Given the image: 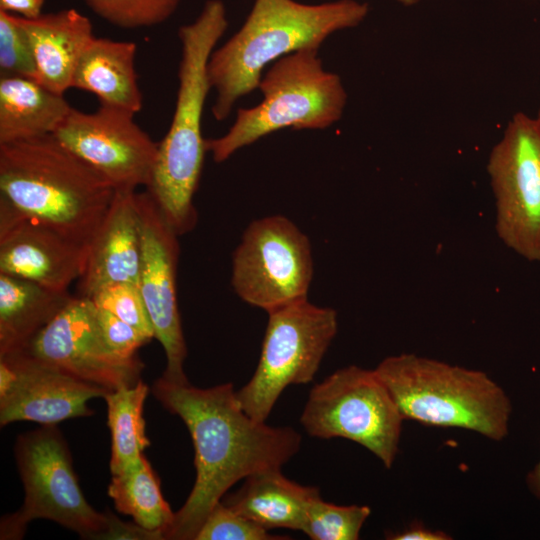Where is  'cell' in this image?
<instances>
[{
    "label": "cell",
    "mask_w": 540,
    "mask_h": 540,
    "mask_svg": "<svg viewBox=\"0 0 540 540\" xmlns=\"http://www.w3.org/2000/svg\"><path fill=\"white\" fill-rule=\"evenodd\" d=\"M182 0H85L100 18L122 29L152 27L168 20Z\"/></svg>",
    "instance_id": "obj_26"
},
{
    "label": "cell",
    "mask_w": 540,
    "mask_h": 540,
    "mask_svg": "<svg viewBox=\"0 0 540 540\" xmlns=\"http://www.w3.org/2000/svg\"><path fill=\"white\" fill-rule=\"evenodd\" d=\"M227 27L224 3L208 0L192 23L178 29L181 58L175 110L169 129L158 144L145 191L179 236L192 231L198 221L193 198L207 152L201 129L204 105L211 89L207 66Z\"/></svg>",
    "instance_id": "obj_2"
},
{
    "label": "cell",
    "mask_w": 540,
    "mask_h": 540,
    "mask_svg": "<svg viewBox=\"0 0 540 540\" xmlns=\"http://www.w3.org/2000/svg\"><path fill=\"white\" fill-rule=\"evenodd\" d=\"M403 421L376 371L356 365L340 368L314 385L300 416L310 436L353 441L388 469L399 450Z\"/></svg>",
    "instance_id": "obj_8"
},
{
    "label": "cell",
    "mask_w": 540,
    "mask_h": 540,
    "mask_svg": "<svg viewBox=\"0 0 540 540\" xmlns=\"http://www.w3.org/2000/svg\"><path fill=\"white\" fill-rule=\"evenodd\" d=\"M374 370L404 420L466 429L494 441L508 434L511 400L483 371L412 353L389 356Z\"/></svg>",
    "instance_id": "obj_5"
},
{
    "label": "cell",
    "mask_w": 540,
    "mask_h": 540,
    "mask_svg": "<svg viewBox=\"0 0 540 540\" xmlns=\"http://www.w3.org/2000/svg\"><path fill=\"white\" fill-rule=\"evenodd\" d=\"M396 2L404 5V6H411L419 3L422 0H395Z\"/></svg>",
    "instance_id": "obj_35"
},
{
    "label": "cell",
    "mask_w": 540,
    "mask_h": 540,
    "mask_svg": "<svg viewBox=\"0 0 540 540\" xmlns=\"http://www.w3.org/2000/svg\"><path fill=\"white\" fill-rule=\"evenodd\" d=\"M96 306V305H95ZM97 320L109 348L123 358H134L150 338L112 313L96 306Z\"/></svg>",
    "instance_id": "obj_30"
},
{
    "label": "cell",
    "mask_w": 540,
    "mask_h": 540,
    "mask_svg": "<svg viewBox=\"0 0 540 540\" xmlns=\"http://www.w3.org/2000/svg\"><path fill=\"white\" fill-rule=\"evenodd\" d=\"M390 540H450L452 537L442 530H433L426 527L421 521H413L400 532L390 533L386 536Z\"/></svg>",
    "instance_id": "obj_32"
},
{
    "label": "cell",
    "mask_w": 540,
    "mask_h": 540,
    "mask_svg": "<svg viewBox=\"0 0 540 540\" xmlns=\"http://www.w3.org/2000/svg\"><path fill=\"white\" fill-rule=\"evenodd\" d=\"M286 538L270 534L268 530L220 501L207 516L195 540H278Z\"/></svg>",
    "instance_id": "obj_29"
},
{
    "label": "cell",
    "mask_w": 540,
    "mask_h": 540,
    "mask_svg": "<svg viewBox=\"0 0 540 540\" xmlns=\"http://www.w3.org/2000/svg\"><path fill=\"white\" fill-rule=\"evenodd\" d=\"M72 296L69 291L0 274V356L22 351Z\"/></svg>",
    "instance_id": "obj_22"
},
{
    "label": "cell",
    "mask_w": 540,
    "mask_h": 540,
    "mask_svg": "<svg viewBox=\"0 0 540 540\" xmlns=\"http://www.w3.org/2000/svg\"><path fill=\"white\" fill-rule=\"evenodd\" d=\"M318 51L304 48L273 63L258 85L262 101L238 109L224 135L206 139L215 162L281 129L323 130L341 119L347 92L340 76L324 69Z\"/></svg>",
    "instance_id": "obj_6"
},
{
    "label": "cell",
    "mask_w": 540,
    "mask_h": 540,
    "mask_svg": "<svg viewBox=\"0 0 540 540\" xmlns=\"http://www.w3.org/2000/svg\"><path fill=\"white\" fill-rule=\"evenodd\" d=\"M71 106L33 78L0 77V144L53 134Z\"/></svg>",
    "instance_id": "obj_21"
},
{
    "label": "cell",
    "mask_w": 540,
    "mask_h": 540,
    "mask_svg": "<svg viewBox=\"0 0 540 540\" xmlns=\"http://www.w3.org/2000/svg\"><path fill=\"white\" fill-rule=\"evenodd\" d=\"M18 17L31 44L35 80L64 94L72 88L79 58L95 37L91 21L73 8L42 13L33 19Z\"/></svg>",
    "instance_id": "obj_18"
},
{
    "label": "cell",
    "mask_w": 540,
    "mask_h": 540,
    "mask_svg": "<svg viewBox=\"0 0 540 540\" xmlns=\"http://www.w3.org/2000/svg\"><path fill=\"white\" fill-rule=\"evenodd\" d=\"M495 201V229L509 249L540 261V122L517 112L487 161Z\"/></svg>",
    "instance_id": "obj_11"
},
{
    "label": "cell",
    "mask_w": 540,
    "mask_h": 540,
    "mask_svg": "<svg viewBox=\"0 0 540 540\" xmlns=\"http://www.w3.org/2000/svg\"><path fill=\"white\" fill-rule=\"evenodd\" d=\"M152 393L185 423L195 450V482L165 540H195L229 488L252 474L281 469L301 448V435L294 428L250 417L232 383L202 389L161 376Z\"/></svg>",
    "instance_id": "obj_1"
},
{
    "label": "cell",
    "mask_w": 540,
    "mask_h": 540,
    "mask_svg": "<svg viewBox=\"0 0 540 540\" xmlns=\"http://www.w3.org/2000/svg\"><path fill=\"white\" fill-rule=\"evenodd\" d=\"M115 192L52 134L0 144V200L87 248Z\"/></svg>",
    "instance_id": "obj_3"
},
{
    "label": "cell",
    "mask_w": 540,
    "mask_h": 540,
    "mask_svg": "<svg viewBox=\"0 0 540 540\" xmlns=\"http://www.w3.org/2000/svg\"><path fill=\"white\" fill-rule=\"evenodd\" d=\"M21 352L108 391L134 386L144 368L138 356L123 358L109 348L95 304L78 295L72 296Z\"/></svg>",
    "instance_id": "obj_12"
},
{
    "label": "cell",
    "mask_w": 540,
    "mask_h": 540,
    "mask_svg": "<svg viewBox=\"0 0 540 540\" xmlns=\"http://www.w3.org/2000/svg\"><path fill=\"white\" fill-rule=\"evenodd\" d=\"M134 115L104 105L92 113L72 107L52 135L115 191H136L150 181L159 142L135 122Z\"/></svg>",
    "instance_id": "obj_13"
},
{
    "label": "cell",
    "mask_w": 540,
    "mask_h": 540,
    "mask_svg": "<svg viewBox=\"0 0 540 540\" xmlns=\"http://www.w3.org/2000/svg\"><path fill=\"white\" fill-rule=\"evenodd\" d=\"M337 330V312L308 299L269 312L256 370L236 391L243 410L265 422L288 386L312 382Z\"/></svg>",
    "instance_id": "obj_9"
},
{
    "label": "cell",
    "mask_w": 540,
    "mask_h": 540,
    "mask_svg": "<svg viewBox=\"0 0 540 540\" xmlns=\"http://www.w3.org/2000/svg\"><path fill=\"white\" fill-rule=\"evenodd\" d=\"M108 495L120 513L165 540L175 512L164 499L159 478L144 455L136 465L112 475Z\"/></svg>",
    "instance_id": "obj_23"
},
{
    "label": "cell",
    "mask_w": 540,
    "mask_h": 540,
    "mask_svg": "<svg viewBox=\"0 0 540 540\" xmlns=\"http://www.w3.org/2000/svg\"><path fill=\"white\" fill-rule=\"evenodd\" d=\"M136 51L134 42L94 37L79 58L72 88L94 94L100 105L138 113L143 97L135 71Z\"/></svg>",
    "instance_id": "obj_19"
},
{
    "label": "cell",
    "mask_w": 540,
    "mask_h": 540,
    "mask_svg": "<svg viewBox=\"0 0 540 540\" xmlns=\"http://www.w3.org/2000/svg\"><path fill=\"white\" fill-rule=\"evenodd\" d=\"M527 487L540 500V460L526 476Z\"/></svg>",
    "instance_id": "obj_34"
},
{
    "label": "cell",
    "mask_w": 540,
    "mask_h": 540,
    "mask_svg": "<svg viewBox=\"0 0 540 540\" xmlns=\"http://www.w3.org/2000/svg\"><path fill=\"white\" fill-rule=\"evenodd\" d=\"M90 299L97 307L112 313L148 338H154L151 319L138 285L112 283L100 288Z\"/></svg>",
    "instance_id": "obj_27"
},
{
    "label": "cell",
    "mask_w": 540,
    "mask_h": 540,
    "mask_svg": "<svg viewBox=\"0 0 540 540\" xmlns=\"http://www.w3.org/2000/svg\"><path fill=\"white\" fill-rule=\"evenodd\" d=\"M14 453L25 498L18 511L2 518V540L21 539L35 519L54 521L84 539H103L107 512H98L87 502L67 443L56 425H42L21 434Z\"/></svg>",
    "instance_id": "obj_7"
},
{
    "label": "cell",
    "mask_w": 540,
    "mask_h": 540,
    "mask_svg": "<svg viewBox=\"0 0 540 540\" xmlns=\"http://www.w3.org/2000/svg\"><path fill=\"white\" fill-rule=\"evenodd\" d=\"M44 4L45 0H0V10L33 19L42 14Z\"/></svg>",
    "instance_id": "obj_33"
},
{
    "label": "cell",
    "mask_w": 540,
    "mask_h": 540,
    "mask_svg": "<svg viewBox=\"0 0 540 540\" xmlns=\"http://www.w3.org/2000/svg\"><path fill=\"white\" fill-rule=\"evenodd\" d=\"M535 117L540 122V105H539V108H538V111H537V115Z\"/></svg>",
    "instance_id": "obj_36"
},
{
    "label": "cell",
    "mask_w": 540,
    "mask_h": 540,
    "mask_svg": "<svg viewBox=\"0 0 540 540\" xmlns=\"http://www.w3.org/2000/svg\"><path fill=\"white\" fill-rule=\"evenodd\" d=\"M109 391L42 363L24 352L0 356V424L41 425L93 414L88 402Z\"/></svg>",
    "instance_id": "obj_15"
},
{
    "label": "cell",
    "mask_w": 540,
    "mask_h": 540,
    "mask_svg": "<svg viewBox=\"0 0 540 540\" xmlns=\"http://www.w3.org/2000/svg\"><path fill=\"white\" fill-rule=\"evenodd\" d=\"M141 226L139 288L156 338L166 356L162 377L173 382L188 381L183 364L187 347L177 301L179 235L167 223L147 191L136 192Z\"/></svg>",
    "instance_id": "obj_14"
},
{
    "label": "cell",
    "mask_w": 540,
    "mask_h": 540,
    "mask_svg": "<svg viewBox=\"0 0 540 540\" xmlns=\"http://www.w3.org/2000/svg\"><path fill=\"white\" fill-rule=\"evenodd\" d=\"M148 393L149 387L140 380L134 386L109 391L104 397L111 433L112 475L136 465L144 449L150 445L143 419V406Z\"/></svg>",
    "instance_id": "obj_24"
},
{
    "label": "cell",
    "mask_w": 540,
    "mask_h": 540,
    "mask_svg": "<svg viewBox=\"0 0 540 540\" xmlns=\"http://www.w3.org/2000/svg\"><path fill=\"white\" fill-rule=\"evenodd\" d=\"M222 502L266 530L302 531L309 506L320 495L318 487L298 484L271 469L252 474Z\"/></svg>",
    "instance_id": "obj_20"
},
{
    "label": "cell",
    "mask_w": 540,
    "mask_h": 540,
    "mask_svg": "<svg viewBox=\"0 0 540 540\" xmlns=\"http://www.w3.org/2000/svg\"><path fill=\"white\" fill-rule=\"evenodd\" d=\"M368 12V4L356 0H255L240 29L210 56L214 118L225 120L240 98L257 89L269 63L304 48L319 49L333 33L362 23Z\"/></svg>",
    "instance_id": "obj_4"
},
{
    "label": "cell",
    "mask_w": 540,
    "mask_h": 540,
    "mask_svg": "<svg viewBox=\"0 0 540 540\" xmlns=\"http://www.w3.org/2000/svg\"><path fill=\"white\" fill-rule=\"evenodd\" d=\"M136 192H115L109 211L89 244L76 295L90 298L112 283L139 286L142 238Z\"/></svg>",
    "instance_id": "obj_17"
},
{
    "label": "cell",
    "mask_w": 540,
    "mask_h": 540,
    "mask_svg": "<svg viewBox=\"0 0 540 540\" xmlns=\"http://www.w3.org/2000/svg\"><path fill=\"white\" fill-rule=\"evenodd\" d=\"M370 514L366 505H337L319 495L309 506L303 532L312 540H357Z\"/></svg>",
    "instance_id": "obj_25"
},
{
    "label": "cell",
    "mask_w": 540,
    "mask_h": 540,
    "mask_svg": "<svg viewBox=\"0 0 540 540\" xmlns=\"http://www.w3.org/2000/svg\"><path fill=\"white\" fill-rule=\"evenodd\" d=\"M312 276L310 241L282 215L251 222L233 253L235 293L267 313L308 299Z\"/></svg>",
    "instance_id": "obj_10"
},
{
    "label": "cell",
    "mask_w": 540,
    "mask_h": 540,
    "mask_svg": "<svg viewBox=\"0 0 540 540\" xmlns=\"http://www.w3.org/2000/svg\"><path fill=\"white\" fill-rule=\"evenodd\" d=\"M106 512L108 516V526L103 539L163 540L159 533L146 530L135 522H124L112 512Z\"/></svg>",
    "instance_id": "obj_31"
},
{
    "label": "cell",
    "mask_w": 540,
    "mask_h": 540,
    "mask_svg": "<svg viewBox=\"0 0 540 540\" xmlns=\"http://www.w3.org/2000/svg\"><path fill=\"white\" fill-rule=\"evenodd\" d=\"M87 251L0 200V274L68 291L83 273Z\"/></svg>",
    "instance_id": "obj_16"
},
{
    "label": "cell",
    "mask_w": 540,
    "mask_h": 540,
    "mask_svg": "<svg viewBox=\"0 0 540 540\" xmlns=\"http://www.w3.org/2000/svg\"><path fill=\"white\" fill-rule=\"evenodd\" d=\"M1 75L35 79L36 67L31 44L19 17L0 10Z\"/></svg>",
    "instance_id": "obj_28"
}]
</instances>
